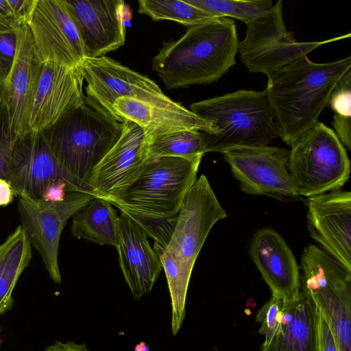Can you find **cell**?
<instances>
[{
  "mask_svg": "<svg viewBox=\"0 0 351 351\" xmlns=\"http://www.w3.org/2000/svg\"><path fill=\"white\" fill-rule=\"evenodd\" d=\"M261 351H317L316 306L302 288L287 301L279 328Z\"/></svg>",
  "mask_w": 351,
  "mask_h": 351,
  "instance_id": "603a6c76",
  "label": "cell"
},
{
  "mask_svg": "<svg viewBox=\"0 0 351 351\" xmlns=\"http://www.w3.org/2000/svg\"><path fill=\"white\" fill-rule=\"evenodd\" d=\"M122 131V122L85 96L82 104L40 134L60 166L89 186L93 170Z\"/></svg>",
  "mask_w": 351,
  "mask_h": 351,
  "instance_id": "3957f363",
  "label": "cell"
},
{
  "mask_svg": "<svg viewBox=\"0 0 351 351\" xmlns=\"http://www.w3.org/2000/svg\"><path fill=\"white\" fill-rule=\"evenodd\" d=\"M222 154L244 193L282 202L301 199L288 169L287 149L268 145L238 147Z\"/></svg>",
  "mask_w": 351,
  "mask_h": 351,
  "instance_id": "7c38bea8",
  "label": "cell"
},
{
  "mask_svg": "<svg viewBox=\"0 0 351 351\" xmlns=\"http://www.w3.org/2000/svg\"><path fill=\"white\" fill-rule=\"evenodd\" d=\"M0 349H1V339H0Z\"/></svg>",
  "mask_w": 351,
  "mask_h": 351,
  "instance_id": "ee69618b",
  "label": "cell"
},
{
  "mask_svg": "<svg viewBox=\"0 0 351 351\" xmlns=\"http://www.w3.org/2000/svg\"><path fill=\"white\" fill-rule=\"evenodd\" d=\"M246 26L245 37L238 47L241 61L249 71L267 77L323 45L351 36L349 33L323 41L297 42L286 28L281 0Z\"/></svg>",
  "mask_w": 351,
  "mask_h": 351,
  "instance_id": "ba28073f",
  "label": "cell"
},
{
  "mask_svg": "<svg viewBox=\"0 0 351 351\" xmlns=\"http://www.w3.org/2000/svg\"><path fill=\"white\" fill-rule=\"evenodd\" d=\"M239 43L234 21L216 18L188 27L178 40L163 42L152 69L169 90L210 84L236 64Z\"/></svg>",
  "mask_w": 351,
  "mask_h": 351,
  "instance_id": "7a4b0ae2",
  "label": "cell"
},
{
  "mask_svg": "<svg viewBox=\"0 0 351 351\" xmlns=\"http://www.w3.org/2000/svg\"><path fill=\"white\" fill-rule=\"evenodd\" d=\"M118 217L112 204L96 197L72 217L71 232L78 239L117 247Z\"/></svg>",
  "mask_w": 351,
  "mask_h": 351,
  "instance_id": "cb8c5ba5",
  "label": "cell"
},
{
  "mask_svg": "<svg viewBox=\"0 0 351 351\" xmlns=\"http://www.w3.org/2000/svg\"><path fill=\"white\" fill-rule=\"evenodd\" d=\"M97 196L82 191H68L58 202L19 198L18 210L29 241L39 252L51 280L60 285L59 244L68 220Z\"/></svg>",
  "mask_w": 351,
  "mask_h": 351,
  "instance_id": "30bf717a",
  "label": "cell"
},
{
  "mask_svg": "<svg viewBox=\"0 0 351 351\" xmlns=\"http://www.w3.org/2000/svg\"><path fill=\"white\" fill-rule=\"evenodd\" d=\"M28 26L43 63L83 66L84 45L65 0H37Z\"/></svg>",
  "mask_w": 351,
  "mask_h": 351,
  "instance_id": "5bb4252c",
  "label": "cell"
},
{
  "mask_svg": "<svg viewBox=\"0 0 351 351\" xmlns=\"http://www.w3.org/2000/svg\"><path fill=\"white\" fill-rule=\"evenodd\" d=\"M134 351H149V348L144 341H142L134 347Z\"/></svg>",
  "mask_w": 351,
  "mask_h": 351,
  "instance_id": "b9f144b4",
  "label": "cell"
},
{
  "mask_svg": "<svg viewBox=\"0 0 351 351\" xmlns=\"http://www.w3.org/2000/svg\"><path fill=\"white\" fill-rule=\"evenodd\" d=\"M68 191H75L64 180H60L51 184L45 192L42 199L47 202L62 201Z\"/></svg>",
  "mask_w": 351,
  "mask_h": 351,
  "instance_id": "8d00e7d4",
  "label": "cell"
},
{
  "mask_svg": "<svg viewBox=\"0 0 351 351\" xmlns=\"http://www.w3.org/2000/svg\"><path fill=\"white\" fill-rule=\"evenodd\" d=\"M350 69V56L322 64L304 56L268 77L264 91L283 142L291 147L318 122L335 86Z\"/></svg>",
  "mask_w": 351,
  "mask_h": 351,
  "instance_id": "6da1fadb",
  "label": "cell"
},
{
  "mask_svg": "<svg viewBox=\"0 0 351 351\" xmlns=\"http://www.w3.org/2000/svg\"><path fill=\"white\" fill-rule=\"evenodd\" d=\"M156 252L165 270L171 303V332L176 335L185 317V304L191 274L162 245L157 244Z\"/></svg>",
  "mask_w": 351,
  "mask_h": 351,
  "instance_id": "4316f807",
  "label": "cell"
},
{
  "mask_svg": "<svg viewBox=\"0 0 351 351\" xmlns=\"http://www.w3.org/2000/svg\"><path fill=\"white\" fill-rule=\"evenodd\" d=\"M189 108L215 130V134L205 135L207 152L266 146L279 137L264 90H239L193 103Z\"/></svg>",
  "mask_w": 351,
  "mask_h": 351,
  "instance_id": "277c9868",
  "label": "cell"
},
{
  "mask_svg": "<svg viewBox=\"0 0 351 351\" xmlns=\"http://www.w3.org/2000/svg\"><path fill=\"white\" fill-rule=\"evenodd\" d=\"M328 105L335 114L351 117V69L347 71L332 90Z\"/></svg>",
  "mask_w": 351,
  "mask_h": 351,
  "instance_id": "1f68e13d",
  "label": "cell"
},
{
  "mask_svg": "<svg viewBox=\"0 0 351 351\" xmlns=\"http://www.w3.org/2000/svg\"><path fill=\"white\" fill-rule=\"evenodd\" d=\"M83 70L86 82V98L96 103L119 121L113 105L121 97H131L168 108H177L182 106L165 95L153 80L110 57L86 58Z\"/></svg>",
  "mask_w": 351,
  "mask_h": 351,
  "instance_id": "8fae6325",
  "label": "cell"
},
{
  "mask_svg": "<svg viewBox=\"0 0 351 351\" xmlns=\"http://www.w3.org/2000/svg\"><path fill=\"white\" fill-rule=\"evenodd\" d=\"M117 250L124 279L135 300L149 293L162 266L145 228L125 212L118 217Z\"/></svg>",
  "mask_w": 351,
  "mask_h": 351,
  "instance_id": "ffe728a7",
  "label": "cell"
},
{
  "mask_svg": "<svg viewBox=\"0 0 351 351\" xmlns=\"http://www.w3.org/2000/svg\"><path fill=\"white\" fill-rule=\"evenodd\" d=\"M16 28L13 23L0 15V32L14 31Z\"/></svg>",
  "mask_w": 351,
  "mask_h": 351,
  "instance_id": "60d3db41",
  "label": "cell"
},
{
  "mask_svg": "<svg viewBox=\"0 0 351 351\" xmlns=\"http://www.w3.org/2000/svg\"><path fill=\"white\" fill-rule=\"evenodd\" d=\"M17 47L12 69L3 82L4 97L14 138L29 131V119L43 62L28 25L16 28Z\"/></svg>",
  "mask_w": 351,
  "mask_h": 351,
  "instance_id": "d6986e66",
  "label": "cell"
},
{
  "mask_svg": "<svg viewBox=\"0 0 351 351\" xmlns=\"http://www.w3.org/2000/svg\"><path fill=\"white\" fill-rule=\"evenodd\" d=\"M31 258L32 245L19 226L0 245V316L12 308L14 289Z\"/></svg>",
  "mask_w": 351,
  "mask_h": 351,
  "instance_id": "d4e9b609",
  "label": "cell"
},
{
  "mask_svg": "<svg viewBox=\"0 0 351 351\" xmlns=\"http://www.w3.org/2000/svg\"><path fill=\"white\" fill-rule=\"evenodd\" d=\"M287 301L271 295L258 311L256 321L261 324L258 332L265 337L262 346L267 345L279 328Z\"/></svg>",
  "mask_w": 351,
  "mask_h": 351,
  "instance_id": "f546056e",
  "label": "cell"
},
{
  "mask_svg": "<svg viewBox=\"0 0 351 351\" xmlns=\"http://www.w3.org/2000/svg\"><path fill=\"white\" fill-rule=\"evenodd\" d=\"M14 196L8 182L5 179H0V206H6L10 204Z\"/></svg>",
  "mask_w": 351,
  "mask_h": 351,
  "instance_id": "f35d334b",
  "label": "cell"
},
{
  "mask_svg": "<svg viewBox=\"0 0 351 351\" xmlns=\"http://www.w3.org/2000/svg\"><path fill=\"white\" fill-rule=\"evenodd\" d=\"M202 158H147L137 179L119 196L108 201L137 221H159L173 218L197 180Z\"/></svg>",
  "mask_w": 351,
  "mask_h": 351,
  "instance_id": "5b68a950",
  "label": "cell"
},
{
  "mask_svg": "<svg viewBox=\"0 0 351 351\" xmlns=\"http://www.w3.org/2000/svg\"><path fill=\"white\" fill-rule=\"evenodd\" d=\"M250 255L272 295L285 301L298 295L301 288L299 267L280 234L270 228L258 230L250 244Z\"/></svg>",
  "mask_w": 351,
  "mask_h": 351,
  "instance_id": "44dd1931",
  "label": "cell"
},
{
  "mask_svg": "<svg viewBox=\"0 0 351 351\" xmlns=\"http://www.w3.org/2000/svg\"><path fill=\"white\" fill-rule=\"evenodd\" d=\"M218 17L237 19L245 24L265 14L274 5L271 0H185Z\"/></svg>",
  "mask_w": 351,
  "mask_h": 351,
  "instance_id": "f1b7e54d",
  "label": "cell"
},
{
  "mask_svg": "<svg viewBox=\"0 0 351 351\" xmlns=\"http://www.w3.org/2000/svg\"><path fill=\"white\" fill-rule=\"evenodd\" d=\"M12 7L17 27L28 25L37 0H8Z\"/></svg>",
  "mask_w": 351,
  "mask_h": 351,
  "instance_id": "e575fe53",
  "label": "cell"
},
{
  "mask_svg": "<svg viewBox=\"0 0 351 351\" xmlns=\"http://www.w3.org/2000/svg\"><path fill=\"white\" fill-rule=\"evenodd\" d=\"M6 180L14 195L25 199L41 200L47 188L60 180L75 191L97 196L60 166L38 132L29 131L14 139Z\"/></svg>",
  "mask_w": 351,
  "mask_h": 351,
  "instance_id": "9c48e42d",
  "label": "cell"
},
{
  "mask_svg": "<svg viewBox=\"0 0 351 351\" xmlns=\"http://www.w3.org/2000/svg\"><path fill=\"white\" fill-rule=\"evenodd\" d=\"M138 3V12L154 21H173L187 27L219 18L185 0H139Z\"/></svg>",
  "mask_w": 351,
  "mask_h": 351,
  "instance_id": "83f0119b",
  "label": "cell"
},
{
  "mask_svg": "<svg viewBox=\"0 0 351 351\" xmlns=\"http://www.w3.org/2000/svg\"><path fill=\"white\" fill-rule=\"evenodd\" d=\"M301 288L327 320L339 351H351V271L315 245L300 258Z\"/></svg>",
  "mask_w": 351,
  "mask_h": 351,
  "instance_id": "52a82bcc",
  "label": "cell"
},
{
  "mask_svg": "<svg viewBox=\"0 0 351 351\" xmlns=\"http://www.w3.org/2000/svg\"><path fill=\"white\" fill-rule=\"evenodd\" d=\"M4 97V83L0 79V101L3 99Z\"/></svg>",
  "mask_w": 351,
  "mask_h": 351,
  "instance_id": "7bdbcfd3",
  "label": "cell"
},
{
  "mask_svg": "<svg viewBox=\"0 0 351 351\" xmlns=\"http://www.w3.org/2000/svg\"><path fill=\"white\" fill-rule=\"evenodd\" d=\"M207 152L206 136L183 130L147 136V158L161 156L193 158Z\"/></svg>",
  "mask_w": 351,
  "mask_h": 351,
  "instance_id": "484cf974",
  "label": "cell"
},
{
  "mask_svg": "<svg viewBox=\"0 0 351 351\" xmlns=\"http://www.w3.org/2000/svg\"><path fill=\"white\" fill-rule=\"evenodd\" d=\"M83 66L43 63L29 119V130L40 132L82 104Z\"/></svg>",
  "mask_w": 351,
  "mask_h": 351,
  "instance_id": "e0dca14e",
  "label": "cell"
},
{
  "mask_svg": "<svg viewBox=\"0 0 351 351\" xmlns=\"http://www.w3.org/2000/svg\"><path fill=\"white\" fill-rule=\"evenodd\" d=\"M307 227L322 250L351 271V193L335 190L306 199Z\"/></svg>",
  "mask_w": 351,
  "mask_h": 351,
  "instance_id": "2e32d148",
  "label": "cell"
},
{
  "mask_svg": "<svg viewBox=\"0 0 351 351\" xmlns=\"http://www.w3.org/2000/svg\"><path fill=\"white\" fill-rule=\"evenodd\" d=\"M0 15L16 26L14 12L8 0H0Z\"/></svg>",
  "mask_w": 351,
  "mask_h": 351,
  "instance_id": "ab89813d",
  "label": "cell"
},
{
  "mask_svg": "<svg viewBox=\"0 0 351 351\" xmlns=\"http://www.w3.org/2000/svg\"><path fill=\"white\" fill-rule=\"evenodd\" d=\"M45 351H89L85 344H79L73 341H56L47 346Z\"/></svg>",
  "mask_w": 351,
  "mask_h": 351,
  "instance_id": "74e56055",
  "label": "cell"
},
{
  "mask_svg": "<svg viewBox=\"0 0 351 351\" xmlns=\"http://www.w3.org/2000/svg\"><path fill=\"white\" fill-rule=\"evenodd\" d=\"M350 117L334 114L332 125L336 136L348 150L351 149V124Z\"/></svg>",
  "mask_w": 351,
  "mask_h": 351,
  "instance_id": "d590c367",
  "label": "cell"
},
{
  "mask_svg": "<svg viewBox=\"0 0 351 351\" xmlns=\"http://www.w3.org/2000/svg\"><path fill=\"white\" fill-rule=\"evenodd\" d=\"M316 322L317 351H339L330 326L317 306Z\"/></svg>",
  "mask_w": 351,
  "mask_h": 351,
  "instance_id": "836d02e7",
  "label": "cell"
},
{
  "mask_svg": "<svg viewBox=\"0 0 351 351\" xmlns=\"http://www.w3.org/2000/svg\"><path fill=\"white\" fill-rule=\"evenodd\" d=\"M288 169L300 195L339 190L348 180L350 162L334 131L317 122L291 146Z\"/></svg>",
  "mask_w": 351,
  "mask_h": 351,
  "instance_id": "8992f818",
  "label": "cell"
},
{
  "mask_svg": "<svg viewBox=\"0 0 351 351\" xmlns=\"http://www.w3.org/2000/svg\"><path fill=\"white\" fill-rule=\"evenodd\" d=\"M226 217L207 178L201 175L185 195L164 248L192 273L210 230L217 221Z\"/></svg>",
  "mask_w": 351,
  "mask_h": 351,
  "instance_id": "4fadbf2b",
  "label": "cell"
},
{
  "mask_svg": "<svg viewBox=\"0 0 351 351\" xmlns=\"http://www.w3.org/2000/svg\"><path fill=\"white\" fill-rule=\"evenodd\" d=\"M81 36L86 58L117 50L125 42L123 0H65Z\"/></svg>",
  "mask_w": 351,
  "mask_h": 351,
  "instance_id": "ac0fdd59",
  "label": "cell"
},
{
  "mask_svg": "<svg viewBox=\"0 0 351 351\" xmlns=\"http://www.w3.org/2000/svg\"><path fill=\"white\" fill-rule=\"evenodd\" d=\"M122 134L93 170L89 186L108 200L123 193L138 177L147 160V136L138 125L123 119Z\"/></svg>",
  "mask_w": 351,
  "mask_h": 351,
  "instance_id": "9a60e30c",
  "label": "cell"
},
{
  "mask_svg": "<svg viewBox=\"0 0 351 351\" xmlns=\"http://www.w3.org/2000/svg\"><path fill=\"white\" fill-rule=\"evenodd\" d=\"M114 112L120 122L128 119L138 125L147 136L173 131L191 130L215 134L213 125L183 106L168 108L154 106L131 97L116 100Z\"/></svg>",
  "mask_w": 351,
  "mask_h": 351,
  "instance_id": "7402d4cb",
  "label": "cell"
},
{
  "mask_svg": "<svg viewBox=\"0 0 351 351\" xmlns=\"http://www.w3.org/2000/svg\"><path fill=\"white\" fill-rule=\"evenodd\" d=\"M15 30L0 32V79L3 82L12 69L16 53L17 38Z\"/></svg>",
  "mask_w": 351,
  "mask_h": 351,
  "instance_id": "d6a6232c",
  "label": "cell"
},
{
  "mask_svg": "<svg viewBox=\"0 0 351 351\" xmlns=\"http://www.w3.org/2000/svg\"><path fill=\"white\" fill-rule=\"evenodd\" d=\"M14 139L8 107L3 99L0 101V179L7 178Z\"/></svg>",
  "mask_w": 351,
  "mask_h": 351,
  "instance_id": "4dcf8cb0",
  "label": "cell"
}]
</instances>
